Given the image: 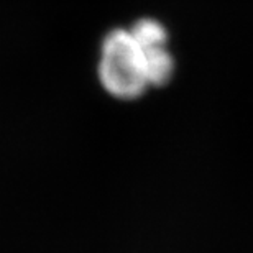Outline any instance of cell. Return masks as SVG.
<instances>
[{
  "instance_id": "2",
  "label": "cell",
  "mask_w": 253,
  "mask_h": 253,
  "mask_svg": "<svg viewBox=\"0 0 253 253\" xmlns=\"http://www.w3.org/2000/svg\"><path fill=\"white\" fill-rule=\"evenodd\" d=\"M145 59H146V73H148V81L151 87H163L169 84L174 76V58L168 46L146 49Z\"/></svg>"
},
{
  "instance_id": "1",
  "label": "cell",
  "mask_w": 253,
  "mask_h": 253,
  "mask_svg": "<svg viewBox=\"0 0 253 253\" xmlns=\"http://www.w3.org/2000/svg\"><path fill=\"white\" fill-rule=\"evenodd\" d=\"M97 79L117 100H136L148 90L145 53L130 28H112L100 42Z\"/></svg>"
},
{
  "instance_id": "3",
  "label": "cell",
  "mask_w": 253,
  "mask_h": 253,
  "mask_svg": "<svg viewBox=\"0 0 253 253\" xmlns=\"http://www.w3.org/2000/svg\"><path fill=\"white\" fill-rule=\"evenodd\" d=\"M131 35L138 42L143 51L153 48L168 46V30L156 18H140L130 27Z\"/></svg>"
}]
</instances>
